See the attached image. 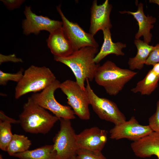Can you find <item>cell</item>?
Returning a JSON list of instances; mask_svg holds the SVG:
<instances>
[{"label": "cell", "mask_w": 159, "mask_h": 159, "mask_svg": "<svg viewBox=\"0 0 159 159\" xmlns=\"http://www.w3.org/2000/svg\"><path fill=\"white\" fill-rule=\"evenodd\" d=\"M98 50V48L87 47L75 51L67 57L54 56V59L68 67L73 73L76 81L82 89L85 90V81L88 79L92 81L94 79L100 65L94 61Z\"/></svg>", "instance_id": "1"}, {"label": "cell", "mask_w": 159, "mask_h": 159, "mask_svg": "<svg viewBox=\"0 0 159 159\" xmlns=\"http://www.w3.org/2000/svg\"><path fill=\"white\" fill-rule=\"evenodd\" d=\"M59 119L35 103L29 97L19 115V123L25 132L32 134L48 133Z\"/></svg>", "instance_id": "2"}, {"label": "cell", "mask_w": 159, "mask_h": 159, "mask_svg": "<svg viewBox=\"0 0 159 159\" xmlns=\"http://www.w3.org/2000/svg\"><path fill=\"white\" fill-rule=\"evenodd\" d=\"M137 74L130 69L121 68L112 61L107 60L99 66L94 79L98 85L104 88L107 94L115 96Z\"/></svg>", "instance_id": "3"}, {"label": "cell", "mask_w": 159, "mask_h": 159, "mask_svg": "<svg viewBox=\"0 0 159 159\" xmlns=\"http://www.w3.org/2000/svg\"><path fill=\"white\" fill-rule=\"evenodd\" d=\"M57 80L49 68L32 65L25 71L21 79L17 83L15 98L18 99L29 93L42 91Z\"/></svg>", "instance_id": "4"}, {"label": "cell", "mask_w": 159, "mask_h": 159, "mask_svg": "<svg viewBox=\"0 0 159 159\" xmlns=\"http://www.w3.org/2000/svg\"><path fill=\"white\" fill-rule=\"evenodd\" d=\"M59 88L67 97V103L75 115L81 120H89L90 104L86 89H82L76 81L70 80L61 83Z\"/></svg>", "instance_id": "5"}, {"label": "cell", "mask_w": 159, "mask_h": 159, "mask_svg": "<svg viewBox=\"0 0 159 159\" xmlns=\"http://www.w3.org/2000/svg\"><path fill=\"white\" fill-rule=\"evenodd\" d=\"M60 129L53 139L56 159H70L79 149L76 135L70 120L60 118Z\"/></svg>", "instance_id": "6"}, {"label": "cell", "mask_w": 159, "mask_h": 159, "mask_svg": "<svg viewBox=\"0 0 159 159\" xmlns=\"http://www.w3.org/2000/svg\"><path fill=\"white\" fill-rule=\"evenodd\" d=\"M61 83L57 80L41 92L34 93L30 97L35 103L49 110L59 119H74L75 115L71 107L60 104L54 97V92L57 89L59 88Z\"/></svg>", "instance_id": "7"}, {"label": "cell", "mask_w": 159, "mask_h": 159, "mask_svg": "<svg viewBox=\"0 0 159 159\" xmlns=\"http://www.w3.org/2000/svg\"><path fill=\"white\" fill-rule=\"evenodd\" d=\"M86 87L90 105L99 117L117 125L126 121L125 117L115 103L107 98L97 96L92 89L88 80Z\"/></svg>", "instance_id": "8"}, {"label": "cell", "mask_w": 159, "mask_h": 159, "mask_svg": "<svg viewBox=\"0 0 159 159\" xmlns=\"http://www.w3.org/2000/svg\"><path fill=\"white\" fill-rule=\"evenodd\" d=\"M61 5L57 7L63 23L64 32L74 51L82 48L92 47L98 48L99 45L94 36L86 32L77 23L69 21L62 11Z\"/></svg>", "instance_id": "9"}, {"label": "cell", "mask_w": 159, "mask_h": 159, "mask_svg": "<svg viewBox=\"0 0 159 159\" xmlns=\"http://www.w3.org/2000/svg\"><path fill=\"white\" fill-rule=\"evenodd\" d=\"M24 13L26 18L22 21V27L23 34L25 35L31 33L37 34L42 30L50 33L62 27V21L36 15L32 11L29 6L25 7Z\"/></svg>", "instance_id": "10"}, {"label": "cell", "mask_w": 159, "mask_h": 159, "mask_svg": "<svg viewBox=\"0 0 159 159\" xmlns=\"http://www.w3.org/2000/svg\"><path fill=\"white\" fill-rule=\"evenodd\" d=\"M153 131L149 126L139 124L134 116L127 121L115 125L110 131V138L118 140L126 138L135 141L146 136Z\"/></svg>", "instance_id": "11"}, {"label": "cell", "mask_w": 159, "mask_h": 159, "mask_svg": "<svg viewBox=\"0 0 159 159\" xmlns=\"http://www.w3.org/2000/svg\"><path fill=\"white\" fill-rule=\"evenodd\" d=\"M78 149L101 152L107 140V132L97 127L86 128L76 135Z\"/></svg>", "instance_id": "12"}, {"label": "cell", "mask_w": 159, "mask_h": 159, "mask_svg": "<svg viewBox=\"0 0 159 159\" xmlns=\"http://www.w3.org/2000/svg\"><path fill=\"white\" fill-rule=\"evenodd\" d=\"M112 9V5L108 0L102 4L98 5L96 0L92 2L91 8V17L89 33L93 36L99 30L112 27L110 15Z\"/></svg>", "instance_id": "13"}, {"label": "cell", "mask_w": 159, "mask_h": 159, "mask_svg": "<svg viewBox=\"0 0 159 159\" xmlns=\"http://www.w3.org/2000/svg\"><path fill=\"white\" fill-rule=\"evenodd\" d=\"M120 12L122 14L127 13L133 16L139 26L138 31L135 36V39H140L143 36L144 42L149 44L151 42L152 37L150 30L153 28V24L155 23L156 19L152 16H146L145 15L143 4L140 3L138 4L137 10L135 12L123 11H120Z\"/></svg>", "instance_id": "14"}, {"label": "cell", "mask_w": 159, "mask_h": 159, "mask_svg": "<svg viewBox=\"0 0 159 159\" xmlns=\"http://www.w3.org/2000/svg\"><path fill=\"white\" fill-rule=\"evenodd\" d=\"M135 155L141 158L156 156L159 159V134L153 132L131 144Z\"/></svg>", "instance_id": "15"}, {"label": "cell", "mask_w": 159, "mask_h": 159, "mask_svg": "<svg viewBox=\"0 0 159 159\" xmlns=\"http://www.w3.org/2000/svg\"><path fill=\"white\" fill-rule=\"evenodd\" d=\"M47 42L48 48L54 56L67 57L74 51L62 27L50 33Z\"/></svg>", "instance_id": "16"}, {"label": "cell", "mask_w": 159, "mask_h": 159, "mask_svg": "<svg viewBox=\"0 0 159 159\" xmlns=\"http://www.w3.org/2000/svg\"><path fill=\"white\" fill-rule=\"evenodd\" d=\"M102 31L104 42L100 50L94 59V61L97 64H99L102 59L110 54H114L117 56H124L125 54L122 50L126 47L125 43L112 42L110 29H105Z\"/></svg>", "instance_id": "17"}, {"label": "cell", "mask_w": 159, "mask_h": 159, "mask_svg": "<svg viewBox=\"0 0 159 159\" xmlns=\"http://www.w3.org/2000/svg\"><path fill=\"white\" fill-rule=\"evenodd\" d=\"M134 43L136 46L137 52L133 57L129 58L128 64L130 69L140 70L144 67L146 61L154 46L149 45L144 41L140 39H135Z\"/></svg>", "instance_id": "18"}, {"label": "cell", "mask_w": 159, "mask_h": 159, "mask_svg": "<svg viewBox=\"0 0 159 159\" xmlns=\"http://www.w3.org/2000/svg\"><path fill=\"white\" fill-rule=\"evenodd\" d=\"M19 159H56V153L53 145H46L34 150L14 154Z\"/></svg>", "instance_id": "19"}, {"label": "cell", "mask_w": 159, "mask_h": 159, "mask_svg": "<svg viewBox=\"0 0 159 159\" xmlns=\"http://www.w3.org/2000/svg\"><path fill=\"white\" fill-rule=\"evenodd\" d=\"M159 80V77L150 69L131 91L134 93L139 92L142 95H149L158 87Z\"/></svg>", "instance_id": "20"}, {"label": "cell", "mask_w": 159, "mask_h": 159, "mask_svg": "<svg viewBox=\"0 0 159 159\" xmlns=\"http://www.w3.org/2000/svg\"><path fill=\"white\" fill-rule=\"evenodd\" d=\"M32 144L31 141L23 135L14 134L8 146L7 152L10 156L24 152L28 150Z\"/></svg>", "instance_id": "21"}, {"label": "cell", "mask_w": 159, "mask_h": 159, "mask_svg": "<svg viewBox=\"0 0 159 159\" xmlns=\"http://www.w3.org/2000/svg\"><path fill=\"white\" fill-rule=\"evenodd\" d=\"M13 134L11 130V124L0 121V149L6 151Z\"/></svg>", "instance_id": "22"}, {"label": "cell", "mask_w": 159, "mask_h": 159, "mask_svg": "<svg viewBox=\"0 0 159 159\" xmlns=\"http://www.w3.org/2000/svg\"><path fill=\"white\" fill-rule=\"evenodd\" d=\"M23 69H21L15 73L5 72L0 70V85H5L9 81L18 82L21 79L23 74Z\"/></svg>", "instance_id": "23"}, {"label": "cell", "mask_w": 159, "mask_h": 159, "mask_svg": "<svg viewBox=\"0 0 159 159\" xmlns=\"http://www.w3.org/2000/svg\"><path fill=\"white\" fill-rule=\"evenodd\" d=\"M76 155L78 159H106L101 152H95L84 149H79Z\"/></svg>", "instance_id": "24"}, {"label": "cell", "mask_w": 159, "mask_h": 159, "mask_svg": "<svg viewBox=\"0 0 159 159\" xmlns=\"http://www.w3.org/2000/svg\"><path fill=\"white\" fill-rule=\"evenodd\" d=\"M148 122L153 131L159 134V100L157 103L156 111L149 118Z\"/></svg>", "instance_id": "25"}, {"label": "cell", "mask_w": 159, "mask_h": 159, "mask_svg": "<svg viewBox=\"0 0 159 159\" xmlns=\"http://www.w3.org/2000/svg\"><path fill=\"white\" fill-rule=\"evenodd\" d=\"M159 62V43L154 46L153 49L150 53L145 63L147 65H152Z\"/></svg>", "instance_id": "26"}, {"label": "cell", "mask_w": 159, "mask_h": 159, "mask_svg": "<svg viewBox=\"0 0 159 159\" xmlns=\"http://www.w3.org/2000/svg\"><path fill=\"white\" fill-rule=\"evenodd\" d=\"M1 1L6 7L10 10L18 8L25 1L23 0H3Z\"/></svg>", "instance_id": "27"}, {"label": "cell", "mask_w": 159, "mask_h": 159, "mask_svg": "<svg viewBox=\"0 0 159 159\" xmlns=\"http://www.w3.org/2000/svg\"><path fill=\"white\" fill-rule=\"evenodd\" d=\"M0 64L3 62H23L22 60L21 59L17 58L14 54L5 55L0 54Z\"/></svg>", "instance_id": "28"}, {"label": "cell", "mask_w": 159, "mask_h": 159, "mask_svg": "<svg viewBox=\"0 0 159 159\" xmlns=\"http://www.w3.org/2000/svg\"><path fill=\"white\" fill-rule=\"evenodd\" d=\"M0 121L11 124H18L19 123V120H16L8 116L2 110L0 111Z\"/></svg>", "instance_id": "29"}, {"label": "cell", "mask_w": 159, "mask_h": 159, "mask_svg": "<svg viewBox=\"0 0 159 159\" xmlns=\"http://www.w3.org/2000/svg\"><path fill=\"white\" fill-rule=\"evenodd\" d=\"M151 69L153 72L159 77V62L154 64Z\"/></svg>", "instance_id": "30"}, {"label": "cell", "mask_w": 159, "mask_h": 159, "mask_svg": "<svg viewBox=\"0 0 159 159\" xmlns=\"http://www.w3.org/2000/svg\"><path fill=\"white\" fill-rule=\"evenodd\" d=\"M150 3H153L158 4L159 6V0H150L149 1Z\"/></svg>", "instance_id": "31"}, {"label": "cell", "mask_w": 159, "mask_h": 159, "mask_svg": "<svg viewBox=\"0 0 159 159\" xmlns=\"http://www.w3.org/2000/svg\"><path fill=\"white\" fill-rule=\"evenodd\" d=\"M70 159H77V157L76 155H75V156H73Z\"/></svg>", "instance_id": "32"}, {"label": "cell", "mask_w": 159, "mask_h": 159, "mask_svg": "<svg viewBox=\"0 0 159 159\" xmlns=\"http://www.w3.org/2000/svg\"><path fill=\"white\" fill-rule=\"evenodd\" d=\"M0 159H5L3 158L2 155L1 154L0 155Z\"/></svg>", "instance_id": "33"}]
</instances>
